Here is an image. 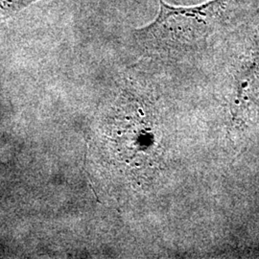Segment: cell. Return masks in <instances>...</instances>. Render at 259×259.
Returning a JSON list of instances; mask_svg holds the SVG:
<instances>
[{"label":"cell","instance_id":"obj_1","mask_svg":"<svg viewBox=\"0 0 259 259\" xmlns=\"http://www.w3.org/2000/svg\"><path fill=\"white\" fill-rule=\"evenodd\" d=\"M259 9V0H207L173 6L160 1L157 18L140 29L146 47L162 51H186L228 35Z\"/></svg>","mask_w":259,"mask_h":259},{"label":"cell","instance_id":"obj_2","mask_svg":"<svg viewBox=\"0 0 259 259\" xmlns=\"http://www.w3.org/2000/svg\"><path fill=\"white\" fill-rule=\"evenodd\" d=\"M36 0H0V20L18 13Z\"/></svg>","mask_w":259,"mask_h":259},{"label":"cell","instance_id":"obj_3","mask_svg":"<svg viewBox=\"0 0 259 259\" xmlns=\"http://www.w3.org/2000/svg\"><path fill=\"white\" fill-rule=\"evenodd\" d=\"M181 3H184L185 5H191V4H198V3H202L207 0H177Z\"/></svg>","mask_w":259,"mask_h":259}]
</instances>
